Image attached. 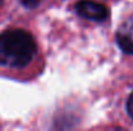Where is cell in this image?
Masks as SVG:
<instances>
[{
  "label": "cell",
  "mask_w": 133,
  "mask_h": 131,
  "mask_svg": "<svg viewBox=\"0 0 133 131\" xmlns=\"http://www.w3.org/2000/svg\"><path fill=\"white\" fill-rule=\"evenodd\" d=\"M38 43L30 31L13 27L0 34L1 67L13 71H23L38 60Z\"/></svg>",
  "instance_id": "1"
},
{
  "label": "cell",
  "mask_w": 133,
  "mask_h": 131,
  "mask_svg": "<svg viewBox=\"0 0 133 131\" xmlns=\"http://www.w3.org/2000/svg\"><path fill=\"white\" fill-rule=\"evenodd\" d=\"M74 9L79 17L93 22H103L110 16V10L106 5L93 0H80L75 4Z\"/></svg>",
  "instance_id": "2"
},
{
  "label": "cell",
  "mask_w": 133,
  "mask_h": 131,
  "mask_svg": "<svg viewBox=\"0 0 133 131\" xmlns=\"http://www.w3.org/2000/svg\"><path fill=\"white\" fill-rule=\"evenodd\" d=\"M116 43L124 53L133 55V16L120 23L116 31Z\"/></svg>",
  "instance_id": "3"
},
{
  "label": "cell",
  "mask_w": 133,
  "mask_h": 131,
  "mask_svg": "<svg viewBox=\"0 0 133 131\" xmlns=\"http://www.w3.org/2000/svg\"><path fill=\"white\" fill-rule=\"evenodd\" d=\"M43 0H21V4L27 8V9H35L38 6H40Z\"/></svg>",
  "instance_id": "4"
},
{
  "label": "cell",
  "mask_w": 133,
  "mask_h": 131,
  "mask_svg": "<svg viewBox=\"0 0 133 131\" xmlns=\"http://www.w3.org/2000/svg\"><path fill=\"white\" fill-rule=\"evenodd\" d=\"M125 108H127V113H128L129 118L133 121V91L131 93V95L128 96V100H127Z\"/></svg>",
  "instance_id": "5"
},
{
  "label": "cell",
  "mask_w": 133,
  "mask_h": 131,
  "mask_svg": "<svg viewBox=\"0 0 133 131\" xmlns=\"http://www.w3.org/2000/svg\"><path fill=\"white\" fill-rule=\"evenodd\" d=\"M3 4H4V0H0V8L3 6Z\"/></svg>",
  "instance_id": "6"
}]
</instances>
